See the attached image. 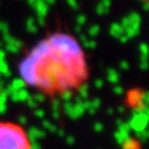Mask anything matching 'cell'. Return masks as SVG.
<instances>
[{
	"mask_svg": "<svg viewBox=\"0 0 149 149\" xmlns=\"http://www.w3.org/2000/svg\"><path fill=\"white\" fill-rule=\"evenodd\" d=\"M0 149H31V141L20 125L0 122Z\"/></svg>",
	"mask_w": 149,
	"mask_h": 149,
	"instance_id": "cell-2",
	"label": "cell"
},
{
	"mask_svg": "<svg viewBox=\"0 0 149 149\" xmlns=\"http://www.w3.org/2000/svg\"><path fill=\"white\" fill-rule=\"evenodd\" d=\"M22 81L45 95L68 94L88 77L85 53L72 36L55 32L42 39L19 65Z\"/></svg>",
	"mask_w": 149,
	"mask_h": 149,
	"instance_id": "cell-1",
	"label": "cell"
}]
</instances>
